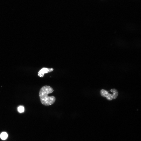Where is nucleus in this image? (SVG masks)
I'll list each match as a JSON object with an SVG mask.
<instances>
[{"mask_svg": "<svg viewBox=\"0 0 141 141\" xmlns=\"http://www.w3.org/2000/svg\"><path fill=\"white\" fill-rule=\"evenodd\" d=\"M111 91L113 93V99H115L118 95V93L117 91L115 89H111Z\"/></svg>", "mask_w": 141, "mask_h": 141, "instance_id": "20e7f679", "label": "nucleus"}, {"mask_svg": "<svg viewBox=\"0 0 141 141\" xmlns=\"http://www.w3.org/2000/svg\"><path fill=\"white\" fill-rule=\"evenodd\" d=\"M53 88L49 86H46L42 87L39 92V96L42 104L45 106L52 105L55 102L56 98L53 96H48V95L52 93Z\"/></svg>", "mask_w": 141, "mask_h": 141, "instance_id": "f257e3e1", "label": "nucleus"}, {"mask_svg": "<svg viewBox=\"0 0 141 141\" xmlns=\"http://www.w3.org/2000/svg\"><path fill=\"white\" fill-rule=\"evenodd\" d=\"M8 137V134L6 132H4L2 133L0 135V137L3 140H5Z\"/></svg>", "mask_w": 141, "mask_h": 141, "instance_id": "7ed1b4c3", "label": "nucleus"}, {"mask_svg": "<svg viewBox=\"0 0 141 141\" xmlns=\"http://www.w3.org/2000/svg\"><path fill=\"white\" fill-rule=\"evenodd\" d=\"M18 112L20 113H23L25 110L24 108L22 106H20L18 107Z\"/></svg>", "mask_w": 141, "mask_h": 141, "instance_id": "423d86ee", "label": "nucleus"}, {"mask_svg": "<svg viewBox=\"0 0 141 141\" xmlns=\"http://www.w3.org/2000/svg\"><path fill=\"white\" fill-rule=\"evenodd\" d=\"M53 69L51 68H44L41 69L38 72V76L40 77H44L45 74L52 72Z\"/></svg>", "mask_w": 141, "mask_h": 141, "instance_id": "f03ea898", "label": "nucleus"}, {"mask_svg": "<svg viewBox=\"0 0 141 141\" xmlns=\"http://www.w3.org/2000/svg\"><path fill=\"white\" fill-rule=\"evenodd\" d=\"M100 92L101 95L104 97H106L108 93L107 91L103 89Z\"/></svg>", "mask_w": 141, "mask_h": 141, "instance_id": "39448f33", "label": "nucleus"}]
</instances>
